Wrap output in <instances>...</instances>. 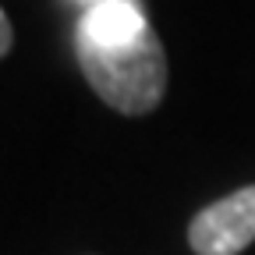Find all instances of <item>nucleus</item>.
Returning <instances> with one entry per match:
<instances>
[{"mask_svg":"<svg viewBox=\"0 0 255 255\" xmlns=\"http://www.w3.org/2000/svg\"><path fill=\"white\" fill-rule=\"evenodd\" d=\"M85 4H89V7H92V4H100V0H85Z\"/></svg>","mask_w":255,"mask_h":255,"instance_id":"obj_5","label":"nucleus"},{"mask_svg":"<svg viewBox=\"0 0 255 255\" xmlns=\"http://www.w3.org/2000/svg\"><path fill=\"white\" fill-rule=\"evenodd\" d=\"M11 43H14V32H11V21H7L4 7H0V57L11 50Z\"/></svg>","mask_w":255,"mask_h":255,"instance_id":"obj_4","label":"nucleus"},{"mask_svg":"<svg viewBox=\"0 0 255 255\" xmlns=\"http://www.w3.org/2000/svg\"><path fill=\"white\" fill-rule=\"evenodd\" d=\"M75 57L92 92L103 103H110L117 114L138 117L156 110V103L163 100L167 53L152 28L135 43H121V46H100L75 36Z\"/></svg>","mask_w":255,"mask_h":255,"instance_id":"obj_1","label":"nucleus"},{"mask_svg":"<svg viewBox=\"0 0 255 255\" xmlns=\"http://www.w3.org/2000/svg\"><path fill=\"white\" fill-rule=\"evenodd\" d=\"M255 241V184L206 206L188 227L195 255H241Z\"/></svg>","mask_w":255,"mask_h":255,"instance_id":"obj_2","label":"nucleus"},{"mask_svg":"<svg viewBox=\"0 0 255 255\" xmlns=\"http://www.w3.org/2000/svg\"><path fill=\"white\" fill-rule=\"evenodd\" d=\"M145 32H149V21L135 0H100L82 14L75 36L100 46H121V43H135Z\"/></svg>","mask_w":255,"mask_h":255,"instance_id":"obj_3","label":"nucleus"}]
</instances>
